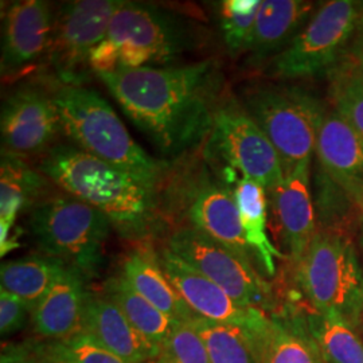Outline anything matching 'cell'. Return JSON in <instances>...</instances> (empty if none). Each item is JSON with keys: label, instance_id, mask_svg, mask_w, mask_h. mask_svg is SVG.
<instances>
[{"label": "cell", "instance_id": "obj_1", "mask_svg": "<svg viewBox=\"0 0 363 363\" xmlns=\"http://www.w3.org/2000/svg\"><path fill=\"white\" fill-rule=\"evenodd\" d=\"M97 77L166 157H178L206 140L222 101L223 78L214 60L144 66Z\"/></svg>", "mask_w": 363, "mask_h": 363}, {"label": "cell", "instance_id": "obj_2", "mask_svg": "<svg viewBox=\"0 0 363 363\" xmlns=\"http://www.w3.org/2000/svg\"><path fill=\"white\" fill-rule=\"evenodd\" d=\"M38 169L66 194L101 211L124 238L144 240L155 230L156 193L76 145H54Z\"/></svg>", "mask_w": 363, "mask_h": 363}, {"label": "cell", "instance_id": "obj_3", "mask_svg": "<svg viewBox=\"0 0 363 363\" xmlns=\"http://www.w3.org/2000/svg\"><path fill=\"white\" fill-rule=\"evenodd\" d=\"M62 133L73 145L130 175L156 193L167 164L136 143L112 106L85 86L61 85L52 91Z\"/></svg>", "mask_w": 363, "mask_h": 363}, {"label": "cell", "instance_id": "obj_4", "mask_svg": "<svg viewBox=\"0 0 363 363\" xmlns=\"http://www.w3.org/2000/svg\"><path fill=\"white\" fill-rule=\"evenodd\" d=\"M198 38L196 27L178 13L123 0L89 65L101 74L167 64L195 48Z\"/></svg>", "mask_w": 363, "mask_h": 363}, {"label": "cell", "instance_id": "obj_5", "mask_svg": "<svg viewBox=\"0 0 363 363\" xmlns=\"http://www.w3.org/2000/svg\"><path fill=\"white\" fill-rule=\"evenodd\" d=\"M111 222L101 211L72 195L38 202L30 229L40 252L76 269L85 280L99 274Z\"/></svg>", "mask_w": 363, "mask_h": 363}, {"label": "cell", "instance_id": "obj_6", "mask_svg": "<svg viewBox=\"0 0 363 363\" xmlns=\"http://www.w3.org/2000/svg\"><path fill=\"white\" fill-rule=\"evenodd\" d=\"M301 291L320 313H337L358 330L363 318V272L350 241L316 232L298 265Z\"/></svg>", "mask_w": 363, "mask_h": 363}, {"label": "cell", "instance_id": "obj_7", "mask_svg": "<svg viewBox=\"0 0 363 363\" xmlns=\"http://www.w3.org/2000/svg\"><path fill=\"white\" fill-rule=\"evenodd\" d=\"M242 106L277 151L284 175L311 160L325 111L310 93L295 86H257L245 91Z\"/></svg>", "mask_w": 363, "mask_h": 363}, {"label": "cell", "instance_id": "obj_8", "mask_svg": "<svg viewBox=\"0 0 363 363\" xmlns=\"http://www.w3.org/2000/svg\"><path fill=\"white\" fill-rule=\"evenodd\" d=\"M363 6L351 0L325 3L286 49L274 55L268 73L294 79L319 76L335 69L351 38L362 26Z\"/></svg>", "mask_w": 363, "mask_h": 363}, {"label": "cell", "instance_id": "obj_9", "mask_svg": "<svg viewBox=\"0 0 363 363\" xmlns=\"http://www.w3.org/2000/svg\"><path fill=\"white\" fill-rule=\"evenodd\" d=\"M121 3L123 0H76L58 9L43 62L62 85L82 86L91 72V52L105 38Z\"/></svg>", "mask_w": 363, "mask_h": 363}, {"label": "cell", "instance_id": "obj_10", "mask_svg": "<svg viewBox=\"0 0 363 363\" xmlns=\"http://www.w3.org/2000/svg\"><path fill=\"white\" fill-rule=\"evenodd\" d=\"M166 247L237 303L264 312L273 311L272 288L255 265L208 234L191 226H182L169 234Z\"/></svg>", "mask_w": 363, "mask_h": 363}, {"label": "cell", "instance_id": "obj_11", "mask_svg": "<svg viewBox=\"0 0 363 363\" xmlns=\"http://www.w3.org/2000/svg\"><path fill=\"white\" fill-rule=\"evenodd\" d=\"M206 154L267 190L284 179L281 160L272 143L245 108L232 99H222L216 112Z\"/></svg>", "mask_w": 363, "mask_h": 363}, {"label": "cell", "instance_id": "obj_12", "mask_svg": "<svg viewBox=\"0 0 363 363\" xmlns=\"http://www.w3.org/2000/svg\"><path fill=\"white\" fill-rule=\"evenodd\" d=\"M1 152L26 157L48 152L62 123L52 93L34 86L13 91L1 105Z\"/></svg>", "mask_w": 363, "mask_h": 363}, {"label": "cell", "instance_id": "obj_13", "mask_svg": "<svg viewBox=\"0 0 363 363\" xmlns=\"http://www.w3.org/2000/svg\"><path fill=\"white\" fill-rule=\"evenodd\" d=\"M157 259L182 298L201 318L235 325L247 333L259 328L268 318L267 312L237 303L222 288L196 272L166 245L157 252Z\"/></svg>", "mask_w": 363, "mask_h": 363}, {"label": "cell", "instance_id": "obj_14", "mask_svg": "<svg viewBox=\"0 0 363 363\" xmlns=\"http://www.w3.org/2000/svg\"><path fill=\"white\" fill-rule=\"evenodd\" d=\"M55 11L43 0L15 1L3 18V79L16 78L45 61L52 40Z\"/></svg>", "mask_w": 363, "mask_h": 363}, {"label": "cell", "instance_id": "obj_15", "mask_svg": "<svg viewBox=\"0 0 363 363\" xmlns=\"http://www.w3.org/2000/svg\"><path fill=\"white\" fill-rule=\"evenodd\" d=\"M310 163L303 162L284 175V179L267 190L273 230L295 265L316 234L315 211L310 187Z\"/></svg>", "mask_w": 363, "mask_h": 363}, {"label": "cell", "instance_id": "obj_16", "mask_svg": "<svg viewBox=\"0 0 363 363\" xmlns=\"http://www.w3.org/2000/svg\"><path fill=\"white\" fill-rule=\"evenodd\" d=\"M187 189L183 210L190 226L253 264L255 257L247 245L233 190L211 181L210 177L196 179Z\"/></svg>", "mask_w": 363, "mask_h": 363}, {"label": "cell", "instance_id": "obj_17", "mask_svg": "<svg viewBox=\"0 0 363 363\" xmlns=\"http://www.w3.org/2000/svg\"><path fill=\"white\" fill-rule=\"evenodd\" d=\"M81 333L127 363H150L159 351L105 294L88 292Z\"/></svg>", "mask_w": 363, "mask_h": 363}, {"label": "cell", "instance_id": "obj_18", "mask_svg": "<svg viewBox=\"0 0 363 363\" xmlns=\"http://www.w3.org/2000/svg\"><path fill=\"white\" fill-rule=\"evenodd\" d=\"M82 274L67 267L48 295L31 312L35 334L49 340L74 337L82 331L88 291Z\"/></svg>", "mask_w": 363, "mask_h": 363}, {"label": "cell", "instance_id": "obj_19", "mask_svg": "<svg viewBox=\"0 0 363 363\" xmlns=\"http://www.w3.org/2000/svg\"><path fill=\"white\" fill-rule=\"evenodd\" d=\"M247 334L259 363H327L306 318L271 313L259 328Z\"/></svg>", "mask_w": 363, "mask_h": 363}, {"label": "cell", "instance_id": "obj_20", "mask_svg": "<svg viewBox=\"0 0 363 363\" xmlns=\"http://www.w3.org/2000/svg\"><path fill=\"white\" fill-rule=\"evenodd\" d=\"M121 276L139 295L178 323H190L195 313L182 298L163 272L157 253L150 247H136L123 261Z\"/></svg>", "mask_w": 363, "mask_h": 363}, {"label": "cell", "instance_id": "obj_21", "mask_svg": "<svg viewBox=\"0 0 363 363\" xmlns=\"http://www.w3.org/2000/svg\"><path fill=\"white\" fill-rule=\"evenodd\" d=\"M49 179L21 156L1 152L0 163V247L11 237L15 220L38 203Z\"/></svg>", "mask_w": 363, "mask_h": 363}, {"label": "cell", "instance_id": "obj_22", "mask_svg": "<svg viewBox=\"0 0 363 363\" xmlns=\"http://www.w3.org/2000/svg\"><path fill=\"white\" fill-rule=\"evenodd\" d=\"M311 10L312 3L301 0L261 1L249 49L250 61L259 62L283 52L300 33Z\"/></svg>", "mask_w": 363, "mask_h": 363}, {"label": "cell", "instance_id": "obj_23", "mask_svg": "<svg viewBox=\"0 0 363 363\" xmlns=\"http://www.w3.org/2000/svg\"><path fill=\"white\" fill-rule=\"evenodd\" d=\"M315 154L339 183L363 178V139L337 112H325Z\"/></svg>", "mask_w": 363, "mask_h": 363}, {"label": "cell", "instance_id": "obj_24", "mask_svg": "<svg viewBox=\"0 0 363 363\" xmlns=\"http://www.w3.org/2000/svg\"><path fill=\"white\" fill-rule=\"evenodd\" d=\"M233 195L253 257L259 262L264 272L273 276L276 273V259H284V255L273 245L268 234L267 189L257 182L240 177V179H235Z\"/></svg>", "mask_w": 363, "mask_h": 363}, {"label": "cell", "instance_id": "obj_25", "mask_svg": "<svg viewBox=\"0 0 363 363\" xmlns=\"http://www.w3.org/2000/svg\"><path fill=\"white\" fill-rule=\"evenodd\" d=\"M66 268L62 261L46 255L25 256L1 264L0 283L3 289L22 298L33 312Z\"/></svg>", "mask_w": 363, "mask_h": 363}, {"label": "cell", "instance_id": "obj_26", "mask_svg": "<svg viewBox=\"0 0 363 363\" xmlns=\"http://www.w3.org/2000/svg\"><path fill=\"white\" fill-rule=\"evenodd\" d=\"M104 294L116 303L130 325L156 349H160L178 325L169 315L139 295L121 274L111 277L105 283Z\"/></svg>", "mask_w": 363, "mask_h": 363}, {"label": "cell", "instance_id": "obj_27", "mask_svg": "<svg viewBox=\"0 0 363 363\" xmlns=\"http://www.w3.org/2000/svg\"><path fill=\"white\" fill-rule=\"evenodd\" d=\"M306 322L325 362L363 363L362 339L339 315L313 311Z\"/></svg>", "mask_w": 363, "mask_h": 363}, {"label": "cell", "instance_id": "obj_28", "mask_svg": "<svg viewBox=\"0 0 363 363\" xmlns=\"http://www.w3.org/2000/svg\"><path fill=\"white\" fill-rule=\"evenodd\" d=\"M202 337L210 363H259L245 330L211 322L196 315L190 322Z\"/></svg>", "mask_w": 363, "mask_h": 363}, {"label": "cell", "instance_id": "obj_29", "mask_svg": "<svg viewBox=\"0 0 363 363\" xmlns=\"http://www.w3.org/2000/svg\"><path fill=\"white\" fill-rule=\"evenodd\" d=\"M261 0H223L218 6L222 38L230 54L249 52Z\"/></svg>", "mask_w": 363, "mask_h": 363}, {"label": "cell", "instance_id": "obj_30", "mask_svg": "<svg viewBox=\"0 0 363 363\" xmlns=\"http://www.w3.org/2000/svg\"><path fill=\"white\" fill-rule=\"evenodd\" d=\"M150 363H210V358L194 327L178 323Z\"/></svg>", "mask_w": 363, "mask_h": 363}, {"label": "cell", "instance_id": "obj_31", "mask_svg": "<svg viewBox=\"0 0 363 363\" xmlns=\"http://www.w3.org/2000/svg\"><path fill=\"white\" fill-rule=\"evenodd\" d=\"M333 104L363 139V79L334 72L331 86Z\"/></svg>", "mask_w": 363, "mask_h": 363}, {"label": "cell", "instance_id": "obj_32", "mask_svg": "<svg viewBox=\"0 0 363 363\" xmlns=\"http://www.w3.org/2000/svg\"><path fill=\"white\" fill-rule=\"evenodd\" d=\"M43 346L66 363H127L82 333L61 340H50Z\"/></svg>", "mask_w": 363, "mask_h": 363}, {"label": "cell", "instance_id": "obj_33", "mask_svg": "<svg viewBox=\"0 0 363 363\" xmlns=\"http://www.w3.org/2000/svg\"><path fill=\"white\" fill-rule=\"evenodd\" d=\"M27 313H31L22 298L0 288V334L10 337L26 325Z\"/></svg>", "mask_w": 363, "mask_h": 363}, {"label": "cell", "instance_id": "obj_34", "mask_svg": "<svg viewBox=\"0 0 363 363\" xmlns=\"http://www.w3.org/2000/svg\"><path fill=\"white\" fill-rule=\"evenodd\" d=\"M334 70L363 79V37L355 42L350 52L343 55Z\"/></svg>", "mask_w": 363, "mask_h": 363}, {"label": "cell", "instance_id": "obj_35", "mask_svg": "<svg viewBox=\"0 0 363 363\" xmlns=\"http://www.w3.org/2000/svg\"><path fill=\"white\" fill-rule=\"evenodd\" d=\"M339 184L347 193L354 205L363 211V178L339 182Z\"/></svg>", "mask_w": 363, "mask_h": 363}, {"label": "cell", "instance_id": "obj_36", "mask_svg": "<svg viewBox=\"0 0 363 363\" xmlns=\"http://www.w3.org/2000/svg\"><path fill=\"white\" fill-rule=\"evenodd\" d=\"M26 350L30 357V361L33 363H66L52 355L45 349L43 345H35L31 349H26Z\"/></svg>", "mask_w": 363, "mask_h": 363}, {"label": "cell", "instance_id": "obj_37", "mask_svg": "<svg viewBox=\"0 0 363 363\" xmlns=\"http://www.w3.org/2000/svg\"><path fill=\"white\" fill-rule=\"evenodd\" d=\"M1 363H33L27 354L26 349H4L1 354Z\"/></svg>", "mask_w": 363, "mask_h": 363}]
</instances>
